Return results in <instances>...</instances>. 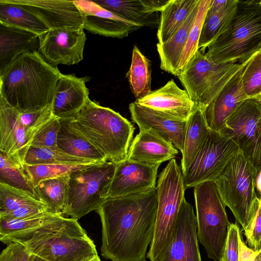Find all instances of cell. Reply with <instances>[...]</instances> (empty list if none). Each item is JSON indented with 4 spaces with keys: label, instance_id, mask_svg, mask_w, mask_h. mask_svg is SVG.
<instances>
[{
    "label": "cell",
    "instance_id": "cell-25",
    "mask_svg": "<svg viewBox=\"0 0 261 261\" xmlns=\"http://www.w3.org/2000/svg\"><path fill=\"white\" fill-rule=\"evenodd\" d=\"M200 1L173 35L165 42L156 44L161 68L175 76L179 74V64L196 17Z\"/></svg>",
    "mask_w": 261,
    "mask_h": 261
},
{
    "label": "cell",
    "instance_id": "cell-9",
    "mask_svg": "<svg viewBox=\"0 0 261 261\" xmlns=\"http://www.w3.org/2000/svg\"><path fill=\"white\" fill-rule=\"evenodd\" d=\"M241 66L216 64L198 50L177 76L196 106L205 109Z\"/></svg>",
    "mask_w": 261,
    "mask_h": 261
},
{
    "label": "cell",
    "instance_id": "cell-36",
    "mask_svg": "<svg viewBox=\"0 0 261 261\" xmlns=\"http://www.w3.org/2000/svg\"><path fill=\"white\" fill-rule=\"evenodd\" d=\"M0 181L36 197L34 188L24 173L23 164L14 158L7 157L2 153H0Z\"/></svg>",
    "mask_w": 261,
    "mask_h": 261
},
{
    "label": "cell",
    "instance_id": "cell-23",
    "mask_svg": "<svg viewBox=\"0 0 261 261\" xmlns=\"http://www.w3.org/2000/svg\"><path fill=\"white\" fill-rule=\"evenodd\" d=\"M178 150L170 142L150 130L140 129L132 140L126 159L151 165L170 161Z\"/></svg>",
    "mask_w": 261,
    "mask_h": 261
},
{
    "label": "cell",
    "instance_id": "cell-39",
    "mask_svg": "<svg viewBox=\"0 0 261 261\" xmlns=\"http://www.w3.org/2000/svg\"><path fill=\"white\" fill-rule=\"evenodd\" d=\"M244 91L248 98L261 96V48L250 57L242 77Z\"/></svg>",
    "mask_w": 261,
    "mask_h": 261
},
{
    "label": "cell",
    "instance_id": "cell-4",
    "mask_svg": "<svg viewBox=\"0 0 261 261\" xmlns=\"http://www.w3.org/2000/svg\"><path fill=\"white\" fill-rule=\"evenodd\" d=\"M66 119L107 161L116 164L126 158L135 128L119 113L90 99L75 117Z\"/></svg>",
    "mask_w": 261,
    "mask_h": 261
},
{
    "label": "cell",
    "instance_id": "cell-24",
    "mask_svg": "<svg viewBox=\"0 0 261 261\" xmlns=\"http://www.w3.org/2000/svg\"><path fill=\"white\" fill-rule=\"evenodd\" d=\"M39 36L0 23V75L21 55L38 51Z\"/></svg>",
    "mask_w": 261,
    "mask_h": 261
},
{
    "label": "cell",
    "instance_id": "cell-55",
    "mask_svg": "<svg viewBox=\"0 0 261 261\" xmlns=\"http://www.w3.org/2000/svg\"><path fill=\"white\" fill-rule=\"evenodd\" d=\"M142 261H147V260H146V259H144V260H142Z\"/></svg>",
    "mask_w": 261,
    "mask_h": 261
},
{
    "label": "cell",
    "instance_id": "cell-31",
    "mask_svg": "<svg viewBox=\"0 0 261 261\" xmlns=\"http://www.w3.org/2000/svg\"><path fill=\"white\" fill-rule=\"evenodd\" d=\"M69 175L42 180L34 187L36 197L46 205L48 212L63 214L68 196Z\"/></svg>",
    "mask_w": 261,
    "mask_h": 261
},
{
    "label": "cell",
    "instance_id": "cell-16",
    "mask_svg": "<svg viewBox=\"0 0 261 261\" xmlns=\"http://www.w3.org/2000/svg\"><path fill=\"white\" fill-rule=\"evenodd\" d=\"M193 206L185 198L172 242L163 261H201Z\"/></svg>",
    "mask_w": 261,
    "mask_h": 261
},
{
    "label": "cell",
    "instance_id": "cell-7",
    "mask_svg": "<svg viewBox=\"0 0 261 261\" xmlns=\"http://www.w3.org/2000/svg\"><path fill=\"white\" fill-rule=\"evenodd\" d=\"M214 181L223 203L247 236L260 201L255 191V177L252 168L241 152Z\"/></svg>",
    "mask_w": 261,
    "mask_h": 261
},
{
    "label": "cell",
    "instance_id": "cell-42",
    "mask_svg": "<svg viewBox=\"0 0 261 261\" xmlns=\"http://www.w3.org/2000/svg\"><path fill=\"white\" fill-rule=\"evenodd\" d=\"M19 113L20 122L25 127L32 132L35 136L54 117L51 106L42 110Z\"/></svg>",
    "mask_w": 261,
    "mask_h": 261
},
{
    "label": "cell",
    "instance_id": "cell-12",
    "mask_svg": "<svg viewBox=\"0 0 261 261\" xmlns=\"http://www.w3.org/2000/svg\"><path fill=\"white\" fill-rule=\"evenodd\" d=\"M240 149L231 139L211 130L195 159L183 173L186 189L215 180Z\"/></svg>",
    "mask_w": 261,
    "mask_h": 261
},
{
    "label": "cell",
    "instance_id": "cell-17",
    "mask_svg": "<svg viewBox=\"0 0 261 261\" xmlns=\"http://www.w3.org/2000/svg\"><path fill=\"white\" fill-rule=\"evenodd\" d=\"M19 113L0 99V153L23 164L35 134L21 124Z\"/></svg>",
    "mask_w": 261,
    "mask_h": 261
},
{
    "label": "cell",
    "instance_id": "cell-34",
    "mask_svg": "<svg viewBox=\"0 0 261 261\" xmlns=\"http://www.w3.org/2000/svg\"><path fill=\"white\" fill-rule=\"evenodd\" d=\"M99 162H102L72 156L58 149L30 146L24 157L23 164H91Z\"/></svg>",
    "mask_w": 261,
    "mask_h": 261
},
{
    "label": "cell",
    "instance_id": "cell-28",
    "mask_svg": "<svg viewBox=\"0 0 261 261\" xmlns=\"http://www.w3.org/2000/svg\"><path fill=\"white\" fill-rule=\"evenodd\" d=\"M199 0H170L161 12L157 33L159 43L168 40L179 29Z\"/></svg>",
    "mask_w": 261,
    "mask_h": 261
},
{
    "label": "cell",
    "instance_id": "cell-48",
    "mask_svg": "<svg viewBox=\"0 0 261 261\" xmlns=\"http://www.w3.org/2000/svg\"><path fill=\"white\" fill-rule=\"evenodd\" d=\"M145 8L146 11L149 13H155L161 12L164 7L169 3L170 0H140Z\"/></svg>",
    "mask_w": 261,
    "mask_h": 261
},
{
    "label": "cell",
    "instance_id": "cell-33",
    "mask_svg": "<svg viewBox=\"0 0 261 261\" xmlns=\"http://www.w3.org/2000/svg\"><path fill=\"white\" fill-rule=\"evenodd\" d=\"M126 77L137 99L146 96L151 91L150 62L136 45L133 47L130 67Z\"/></svg>",
    "mask_w": 261,
    "mask_h": 261
},
{
    "label": "cell",
    "instance_id": "cell-19",
    "mask_svg": "<svg viewBox=\"0 0 261 261\" xmlns=\"http://www.w3.org/2000/svg\"><path fill=\"white\" fill-rule=\"evenodd\" d=\"M135 101L173 118L184 121L188 120L197 108L186 90L177 86L173 79Z\"/></svg>",
    "mask_w": 261,
    "mask_h": 261
},
{
    "label": "cell",
    "instance_id": "cell-6",
    "mask_svg": "<svg viewBox=\"0 0 261 261\" xmlns=\"http://www.w3.org/2000/svg\"><path fill=\"white\" fill-rule=\"evenodd\" d=\"M156 189L158 206L153 239L146 257L163 261L175 233L178 216L185 198L184 176L172 159L160 173Z\"/></svg>",
    "mask_w": 261,
    "mask_h": 261
},
{
    "label": "cell",
    "instance_id": "cell-3",
    "mask_svg": "<svg viewBox=\"0 0 261 261\" xmlns=\"http://www.w3.org/2000/svg\"><path fill=\"white\" fill-rule=\"evenodd\" d=\"M0 240L6 244L21 243L32 254L47 261H88L98 256L93 241L77 219L60 215L39 227L0 237Z\"/></svg>",
    "mask_w": 261,
    "mask_h": 261
},
{
    "label": "cell",
    "instance_id": "cell-46",
    "mask_svg": "<svg viewBox=\"0 0 261 261\" xmlns=\"http://www.w3.org/2000/svg\"><path fill=\"white\" fill-rule=\"evenodd\" d=\"M47 212L46 206H28L20 207L11 213L0 216V218L7 219H23Z\"/></svg>",
    "mask_w": 261,
    "mask_h": 261
},
{
    "label": "cell",
    "instance_id": "cell-40",
    "mask_svg": "<svg viewBox=\"0 0 261 261\" xmlns=\"http://www.w3.org/2000/svg\"><path fill=\"white\" fill-rule=\"evenodd\" d=\"M58 214L45 212L23 219L0 218V237L15 234L39 227Z\"/></svg>",
    "mask_w": 261,
    "mask_h": 261
},
{
    "label": "cell",
    "instance_id": "cell-56",
    "mask_svg": "<svg viewBox=\"0 0 261 261\" xmlns=\"http://www.w3.org/2000/svg\"><path fill=\"white\" fill-rule=\"evenodd\" d=\"M259 2H260V4H261V0H260V1H259Z\"/></svg>",
    "mask_w": 261,
    "mask_h": 261
},
{
    "label": "cell",
    "instance_id": "cell-20",
    "mask_svg": "<svg viewBox=\"0 0 261 261\" xmlns=\"http://www.w3.org/2000/svg\"><path fill=\"white\" fill-rule=\"evenodd\" d=\"M129 110L131 119L139 129L153 132L182 152L188 121L173 118L136 101L129 104Z\"/></svg>",
    "mask_w": 261,
    "mask_h": 261
},
{
    "label": "cell",
    "instance_id": "cell-22",
    "mask_svg": "<svg viewBox=\"0 0 261 261\" xmlns=\"http://www.w3.org/2000/svg\"><path fill=\"white\" fill-rule=\"evenodd\" d=\"M250 58L242 63L239 70L206 108L205 118L211 130L220 132L239 105L248 98L243 88L242 77Z\"/></svg>",
    "mask_w": 261,
    "mask_h": 261
},
{
    "label": "cell",
    "instance_id": "cell-10",
    "mask_svg": "<svg viewBox=\"0 0 261 261\" xmlns=\"http://www.w3.org/2000/svg\"><path fill=\"white\" fill-rule=\"evenodd\" d=\"M115 168V163L104 161L69 174L63 214L79 219L96 210L106 200L103 190L112 179Z\"/></svg>",
    "mask_w": 261,
    "mask_h": 261
},
{
    "label": "cell",
    "instance_id": "cell-53",
    "mask_svg": "<svg viewBox=\"0 0 261 261\" xmlns=\"http://www.w3.org/2000/svg\"><path fill=\"white\" fill-rule=\"evenodd\" d=\"M88 261H102L99 257L98 256H96L95 257L93 258V259L88 260Z\"/></svg>",
    "mask_w": 261,
    "mask_h": 261
},
{
    "label": "cell",
    "instance_id": "cell-30",
    "mask_svg": "<svg viewBox=\"0 0 261 261\" xmlns=\"http://www.w3.org/2000/svg\"><path fill=\"white\" fill-rule=\"evenodd\" d=\"M238 2L228 0L226 5L218 12L206 14L198 44V50L204 54L208 45L228 29L237 11Z\"/></svg>",
    "mask_w": 261,
    "mask_h": 261
},
{
    "label": "cell",
    "instance_id": "cell-32",
    "mask_svg": "<svg viewBox=\"0 0 261 261\" xmlns=\"http://www.w3.org/2000/svg\"><path fill=\"white\" fill-rule=\"evenodd\" d=\"M0 23L31 32L38 36L49 30L35 16L7 0H0Z\"/></svg>",
    "mask_w": 261,
    "mask_h": 261
},
{
    "label": "cell",
    "instance_id": "cell-57",
    "mask_svg": "<svg viewBox=\"0 0 261 261\" xmlns=\"http://www.w3.org/2000/svg\"><path fill=\"white\" fill-rule=\"evenodd\" d=\"M260 97H261V96H260ZM259 98H260V97H259Z\"/></svg>",
    "mask_w": 261,
    "mask_h": 261
},
{
    "label": "cell",
    "instance_id": "cell-27",
    "mask_svg": "<svg viewBox=\"0 0 261 261\" xmlns=\"http://www.w3.org/2000/svg\"><path fill=\"white\" fill-rule=\"evenodd\" d=\"M60 120L61 127L57 143L59 150L77 158L98 162L107 161L95 147L70 126L66 119Z\"/></svg>",
    "mask_w": 261,
    "mask_h": 261
},
{
    "label": "cell",
    "instance_id": "cell-38",
    "mask_svg": "<svg viewBox=\"0 0 261 261\" xmlns=\"http://www.w3.org/2000/svg\"><path fill=\"white\" fill-rule=\"evenodd\" d=\"M211 0H200L195 21L179 66V74L198 50V44L204 20ZM178 74V75H179Z\"/></svg>",
    "mask_w": 261,
    "mask_h": 261
},
{
    "label": "cell",
    "instance_id": "cell-14",
    "mask_svg": "<svg viewBox=\"0 0 261 261\" xmlns=\"http://www.w3.org/2000/svg\"><path fill=\"white\" fill-rule=\"evenodd\" d=\"M84 28L48 30L39 36L38 52L51 65H73L83 59L87 40Z\"/></svg>",
    "mask_w": 261,
    "mask_h": 261
},
{
    "label": "cell",
    "instance_id": "cell-44",
    "mask_svg": "<svg viewBox=\"0 0 261 261\" xmlns=\"http://www.w3.org/2000/svg\"><path fill=\"white\" fill-rule=\"evenodd\" d=\"M34 256L23 244L12 242L2 251L0 261H31Z\"/></svg>",
    "mask_w": 261,
    "mask_h": 261
},
{
    "label": "cell",
    "instance_id": "cell-13",
    "mask_svg": "<svg viewBox=\"0 0 261 261\" xmlns=\"http://www.w3.org/2000/svg\"><path fill=\"white\" fill-rule=\"evenodd\" d=\"M160 165H151L125 159L116 164L110 184L103 190L106 199L143 193L156 188Z\"/></svg>",
    "mask_w": 261,
    "mask_h": 261
},
{
    "label": "cell",
    "instance_id": "cell-37",
    "mask_svg": "<svg viewBox=\"0 0 261 261\" xmlns=\"http://www.w3.org/2000/svg\"><path fill=\"white\" fill-rule=\"evenodd\" d=\"M92 164H94L35 165L23 164V166L26 176L34 188L42 180L69 174L72 172L85 168Z\"/></svg>",
    "mask_w": 261,
    "mask_h": 261
},
{
    "label": "cell",
    "instance_id": "cell-18",
    "mask_svg": "<svg viewBox=\"0 0 261 261\" xmlns=\"http://www.w3.org/2000/svg\"><path fill=\"white\" fill-rule=\"evenodd\" d=\"M74 2L83 15L84 29L91 33L108 37L122 38L142 28L114 14L94 1L74 0Z\"/></svg>",
    "mask_w": 261,
    "mask_h": 261
},
{
    "label": "cell",
    "instance_id": "cell-49",
    "mask_svg": "<svg viewBox=\"0 0 261 261\" xmlns=\"http://www.w3.org/2000/svg\"><path fill=\"white\" fill-rule=\"evenodd\" d=\"M227 2L228 0H211L206 14H211L218 12L226 5Z\"/></svg>",
    "mask_w": 261,
    "mask_h": 261
},
{
    "label": "cell",
    "instance_id": "cell-35",
    "mask_svg": "<svg viewBox=\"0 0 261 261\" xmlns=\"http://www.w3.org/2000/svg\"><path fill=\"white\" fill-rule=\"evenodd\" d=\"M42 205L46 206L32 194L0 181V216L23 206Z\"/></svg>",
    "mask_w": 261,
    "mask_h": 261
},
{
    "label": "cell",
    "instance_id": "cell-50",
    "mask_svg": "<svg viewBox=\"0 0 261 261\" xmlns=\"http://www.w3.org/2000/svg\"><path fill=\"white\" fill-rule=\"evenodd\" d=\"M255 188L260 194L259 199L261 203V170L255 178Z\"/></svg>",
    "mask_w": 261,
    "mask_h": 261
},
{
    "label": "cell",
    "instance_id": "cell-8",
    "mask_svg": "<svg viewBox=\"0 0 261 261\" xmlns=\"http://www.w3.org/2000/svg\"><path fill=\"white\" fill-rule=\"evenodd\" d=\"M198 242L207 256L220 261L226 241L229 221L223 203L214 180L194 187Z\"/></svg>",
    "mask_w": 261,
    "mask_h": 261
},
{
    "label": "cell",
    "instance_id": "cell-47",
    "mask_svg": "<svg viewBox=\"0 0 261 261\" xmlns=\"http://www.w3.org/2000/svg\"><path fill=\"white\" fill-rule=\"evenodd\" d=\"M238 261H254L256 256L261 252V248L257 250H254L248 247L243 241L241 231L238 234Z\"/></svg>",
    "mask_w": 261,
    "mask_h": 261
},
{
    "label": "cell",
    "instance_id": "cell-1",
    "mask_svg": "<svg viewBox=\"0 0 261 261\" xmlns=\"http://www.w3.org/2000/svg\"><path fill=\"white\" fill-rule=\"evenodd\" d=\"M158 206L156 188L107 198L96 210L102 226L101 255L112 261H142L153 237Z\"/></svg>",
    "mask_w": 261,
    "mask_h": 261
},
{
    "label": "cell",
    "instance_id": "cell-41",
    "mask_svg": "<svg viewBox=\"0 0 261 261\" xmlns=\"http://www.w3.org/2000/svg\"><path fill=\"white\" fill-rule=\"evenodd\" d=\"M61 127L60 119L53 117L36 134L30 146L51 149L57 148V137Z\"/></svg>",
    "mask_w": 261,
    "mask_h": 261
},
{
    "label": "cell",
    "instance_id": "cell-52",
    "mask_svg": "<svg viewBox=\"0 0 261 261\" xmlns=\"http://www.w3.org/2000/svg\"><path fill=\"white\" fill-rule=\"evenodd\" d=\"M261 248V243L260 244V249ZM254 261H261V252L256 256Z\"/></svg>",
    "mask_w": 261,
    "mask_h": 261
},
{
    "label": "cell",
    "instance_id": "cell-2",
    "mask_svg": "<svg viewBox=\"0 0 261 261\" xmlns=\"http://www.w3.org/2000/svg\"><path fill=\"white\" fill-rule=\"evenodd\" d=\"M61 74L38 51L25 53L0 75V99L20 113L47 108Z\"/></svg>",
    "mask_w": 261,
    "mask_h": 261
},
{
    "label": "cell",
    "instance_id": "cell-15",
    "mask_svg": "<svg viewBox=\"0 0 261 261\" xmlns=\"http://www.w3.org/2000/svg\"><path fill=\"white\" fill-rule=\"evenodd\" d=\"M35 16L49 30L84 28L82 13L74 0H7Z\"/></svg>",
    "mask_w": 261,
    "mask_h": 261
},
{
    "label": "cell",
    "instance_id": "cell-29",
    "mask_svg": "<svg viewBox=\"0 0 261 261\" xmlns=\"http://www.w3.org/2000/svg\"><path fill=\"white\" fill-rule=\"evenodd\" d=\"M94 1L114 14L142 27L152 28L159 26L160 17L157 13H148L140 0Z\"/></svg>",
    "mask_w": 261,
    "mask_h": 261
},
{
    "label": "cell",
    "instance_id": "cell-5",
    "mask_svg": "<svg viewBox=\"0 0 261 261\" xmlns=\"http://www.w3.org/2000/svg\"><path fill=\"white\" fill-rule=\"evenodd\" d=\"M261 48L259 1H239L228 29L207 47L205 55L216 64L243 63Z\"/></svg>",
    "mask_w": 261,
    "mask_h": 261
},
{
    "label": "cell",
    "instance_id": "cell-26",
    "mask_svg": "<svg viewBox=\"0 0 261 261\" xmlns=\"http://www.w3.org/2000/svg\"><path fill=\"white\" fill-rule=\"evenodd\" d=\"M205 110L197 106L187 121L180 164L182 174L195 159L211 130L205 118Z\"/></svg>",
    "mask_w": 261,
    "mask_h": 261
},
{
    "label": "cell",
    "instance_id": "cell-43",
    "mask_svg": "<svg viewBox=\"0 0 261 261\" xmlns=\"http://www.w3.org/2000/svg\"><path fill=\"white\" fill-rule=\"evenodd\" d=\"M240 228L236 223H230L220 261H238V234Z\"/></svg>",
    "mask_w": 261,
    "mask_h": 261
},
{
    "label": "cell",
    "instance_id": "cell-51",
    "mask_svg": "<svg viewBox=\"0 0 261 261\" xmlns=\"http://www.w3.org/2000/svg\"><path fill=\"white\" fill-rule=\"evenodd\" d=\"M31 261H47V260L43 259L41 258V257L34 255V256Z\"/></svg>",
    "mask_w": 261,
    "mask_h": 261
},
{
    "label": "cell",
    "instance_id": "cell-11",
    "mask_svg": "<svg viewBox=\"0 0 261 261\" xmlns=\"http://www.w3.org/2000/svg\"><path fill=\"white\" fill-rule=\"evenodd\" d=\"M219 132L238 145L256 178L261 170V105L258 99L244 100Z\"/></svg>",
    "mask_w": 261,
    "mask_h": 261
},
{
    "label": "cell",
    "instance_id": "cell-45",
    "mask_svg": "<svg viewBox=\"0 0 261 261\" xmlns=\"http://www.w3.org/2000/svg\"><path fill=\"white\" fill-rule=\"evenodd\" d=\"M247 243L254 250L260 249L261 243V203L257 211L249 234L246 237Z\"/></svg>",
    "mask_w": 261,
    "mask_h": 261
},
{
    "label": "cell",
    "instance_id": "cell-54",
    "mask_svg": "<svg viewBox=\"0 0 261 261\" xmlns=\"http://www.w3.org/2000/svg\"><path fill=\"white\" fill-rule=\"evenodd\" d=\"M258 99L260 105H261V97H260Z\"/></svg>",
    "mask_w": 261,
    "mask_h": 261
},
{
    "label": "cell",
    "instance_id": "cell-21",
    "mask_svg": "<svg viewBox=\"0 0 261 261\" xmlns=\"http://www.w3.org/2000/svg\"><path fill=\"white\" fill-rule=\"evenodd\" d=\"M90 77H76L61 73L57 83L51 105L54 117L59 119L75 117L90 99L86 86Z\"/></svg>",
    "mask_w": 261,
    "mask_h": 261
}]
</instances>
